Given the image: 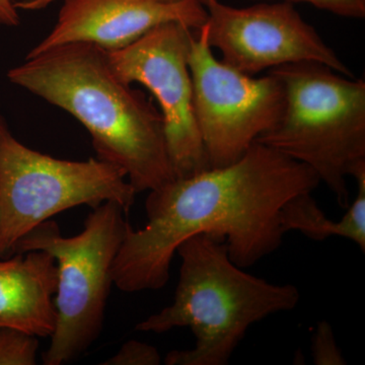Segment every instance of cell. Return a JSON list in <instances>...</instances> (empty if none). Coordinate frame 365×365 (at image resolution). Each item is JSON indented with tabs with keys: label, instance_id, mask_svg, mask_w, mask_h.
Segmentation results:
<instances>
[{
	"label": "cell",
	"instance_id": "obj_1",
	"mask_svg": "<svg viewBox=\"0 0 365 365\" xmlns=\"http://www.w3.org/2000/svg\"><path fill=\"white\" fill-rule=\"evenodd\" d=\"M319 182L304 163L258 143L232 165L172 180L150 192L145 227H127L113 283L124 292L160 289L178 247L198 234L222 240L235 265L251 267L280 248L284 204Z\"/></svg>",
	"mask_w": 365,
	"mask_h": 365
},
{
	"label": "cell",
	"instance_id": "obj_2",
	"mask_svg": "<svg viewBox=\"0 0 365 365\" xmlns=\"http://www.w3.org/2000/svg\"><path fill=\"white\" fill-rule=\"evenodd\" d=\"M7 78L81 122L97 158L123 170L136 194L175 179L160 110L117 76L103 48L57 46L26 56Z\"/></svg>",
	"mask_w": 365,
	"mask_h": 365
},
{
	"label": "cell",
	"instance_id": "obj_3",
	"mask_svg": "<svg viewBox=\"0 0 365 365\" xmlns=\"http://www.w3.org/2000/svg\"><path fill=\"white\" fill-rule=\"evenodd\" d=\"M177 254L181 267L174 302L135 327L160 334L191 329L195 346L170 351L165 364H227L250 327L299 304L297 287L272 284L245 272L230 258L227 242L213 235H192Z\"/></svg>",
	"mask_w": 365,
	"mask_h": 365
},
{
	"label": "cell",
	"instance_id": "obj_4",
	"mask_svg": "<svg viewBox=\"0 0 365 365\" xmlns=\"http://www.w3.org/2000/svg\"><path fill=\"white\" fill-rule=\"evenodd\" d=\"M269 72L284 86V110L274 128L255 143L311 168L347 208V178L365 169L364 81L318 62L285 64Z\"/></svg>",
	"mask_w": 365,
	"mask_h": 365
},
{
	"label": "cell",
	"instance_id": "obj_5",
	"mask_svg": "<svg viewBox=\"0 0 365 365\" xmlns=\"http://www.w3.org/2000/svg\"><path fill=\"white\" fill-rule=\"evenodd\" d=\"M125 213L119 204L109 201L93 209L74 237H64L49 220L16 244L14 254L44 251L56 263V326L43 355L45 365L69 364L100 336L114 284L113 267L129 225Z\"/></svg>",
	"mask_w": 365,
	"mask_h": 365
},
{
	"label": "cell",
	"instance_id": "obj_6",
	"mask_svg": "<svg viewBox=\"0 0 365 365\" xmlns=\"http://www.w3.org/2000/svg\"><path fill=\"white\" fill-rule=\"evenodd\" d=\"M136 192L126 174L98 158L58 160L19 141L0 117V257L41 223L62 211L105 202L128 213Z\"/></svg>",
	"mask_w": 365,
	"mask_h": 365
},
{
	"label": "cell",
	"instance_id": "obj_7",
	"mask_svg": "<svg viewBox=\"0 0 365 365\" xmlns=\"http://www.w3.org/2000/svg\"><path fill=\"white\" fill-rule=\"evenodd\" d=\"M189 57L197 126L210 168L232 165L279 121L285 91L277 76L254 78L215 58L204 25Z\"/></svg>",
	"mask_w": 365,
	"mask_h": 365
},
{
	"label": "cell",
	"instance_id": "obj_8",
	"mask_svg": "<svg viewBox=\"0 0 365 365\" xmlns=\"http://www.w3.org/2000/svg\"><path fill=\"white\" fill-rule=\"evenodd\" d=\"M193 38L191 28L173 21L151 29L127 47L108 51L124 83H140L157 100L175 179L210 169L194 112L189 68Z\"/></svg>",
	"mask_w": 365,
	"mask_h": 365
},
{
	"label": "cell",
	"instance_id": "obj_9",
	"mask_svg": "<svg viewBox=\"0 0 365 365\" xmlns=\"http://www.w3.org/2000/svg\"><path fill=\"white\" fill-rule=\"evenodd\" d=\"M204 6L209 46L220 51L223 63L237 71L253 76L285 64L318 62L353 78L349 67L292 2L237 9L208 0Z\"/></svg>",
	"mask_w": 365,
	"mask_h": 365
},
{
	"label": "cell",
	"instance_id": "obj_10",
	"mask_svg": "<svg viewBox=\"0 0 365 365\" xmlns=\"http://www.w3.org/2000/svg\"><path fill=\"white\" fill-rule=\"evenodd\" d=\"M173 21L198 31L207 21V11L198 0H64L51 32L28 56L79 42L115 51L135 42L151 29Z\"/></svg>",
	"mask_w": 365,
	"mask_h": 365
},
{
	"label": "cell",
	"instance_id": "obj_11",
	"mask_svg": "<svg viewBox=\"0 0 365 365\" xmlns=\"http://www.w3.org/2000/svg\"><path fill=\"white\" fill-rule=\"evenodd\" d=\"M14 255L0 261V327L50 338L56 326L55 259L44 251Z\"/></svg>",
	"mask_w": 365,
	"mask_h": 365
},
{
	"label": "cell",
	"instance_id": "obj_12",
	"mask_svg": "<svg viewBox=\"0 0 365 365\" xmlns=\"http://www.w3.org/2000/svg\"><path fill=\"white\" fill-rule=\"evenodd\" d=\"M354 178L357 195L354 202L338 222L327 217L312 193L300 194L290 199L280 211L282 232L297 230L314 241H324L331 237H345L365 251V169L359 170Z\"/></svg>",
	"mask_w": 365,
	"mask_h": 365
},
{
	"label": "cell",
	"instance_id": "obj_13",
	"mask_svg": "<svg viewBox=\"0 0 365 365\" xmlns=\"http://www.w3.org/2000/svg\"><path fill=\"white\" fill-rule=\"evenodd\" d=\"M39 340L18 329L0 327V365L37 364Z\"/></svg>",
	"mask_w": 365,
	"mask_h": 365
},
{
	"label": "cell",
	"instance_id": "obj_14",
	"mask_svg": "<svg viewBox=\"0 0 365 365\" xmlns=\"http://www.w3.org/2000/svg\"><path fill=\"white\" fill-rule=\"evenodd\" d=\"M312 356L317 365H344L346 359L334 336L333 329L326 321L319 322L312 337Z\"/></svg>",
	"mask_w": 365,
	"mask_h": 365
},
{
	"label": "cell",
	"instance_id": "obj_15",
	"mask_svg": "<svg viewBox=\"0 0 365 365\" xmlns=\"http://www.w3.org/2000/svg\"><path fill=\"white\" fill-rule=\"evenodd\" d=\"M162 357L157 348L140 341L130 340L116 354L102 362L103 365H158Z\"/></svg>",
	"mask_w": 365,
	"mask_h": 365
},
{
	"label": "cell",
	"instance_id": "obj_16",
	"mask_svg": "<svg viewBox=\"0 0 365 365\" xmlns=\"http://www.w3.org/2000/svg\"><path fill=\"white\" fill-rule=\"evenodd\" d=\"M311 4L321 11L347 19L365 18V0H272Z\"/></svg>",
	"mask_w": 365,
	"mask_h": 365
},
{
	"label": "cell",
	"instance_id": "obj_17",
	"mask_svg": "<svg viewBox=\"0 0 365 365\" xmlns=\"http://www.w3.org/2000/svg\"><path fill=\"white\" fill-rule=\"evenodd\" d=\"M20 16L11 0H0V26H18Z\"/></svg>",
	"mask_w": 365,
	"mask_h": 365
},
{
	"label": "cell",
	"instance_id": "obj_18",
	"mask_svg": "<svg viewBox=\"0 0 365 365\" xmlns=\"http://www.w3.org/2000/svg\"><path fill=\"white\" fill-rule=\"evenodd\" d=\"M54 1H56V0H21V1L14 4V7L16 9H23V11H41V9H44L46 7L49 6ZM160 1L176 2L181 1V0H160ZM198 1L205 4L208 0H198Z\"/></svg>",
	"mask_w": 365,
	"mask_h": 365
},
{
	"label": "cell",
	"instance_id": "obj_19",
	"mask_svg": "<svg viewBox=\"0 0 365 365\" xmlns=\"http://www.w3.org/2000/svg\"></svg>",
	"mask_w": 365,
	"mask_h": 365
}]
</instances>
